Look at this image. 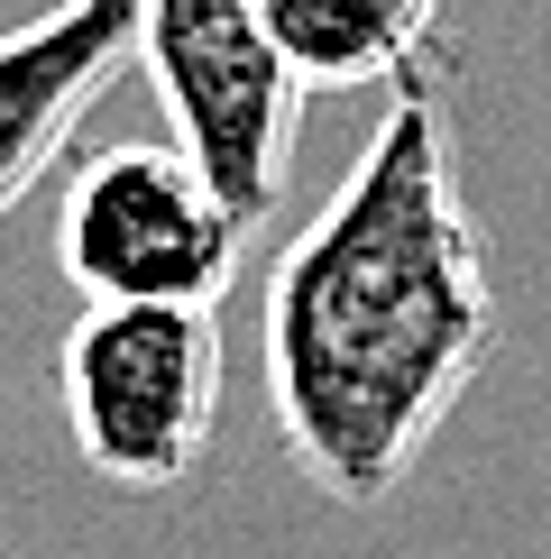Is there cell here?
Returning a JSON list of instances; mask_svg holds the SVG:
<instances>
[{"mask_svg": "<svg viewBox=\"0 0 551 559\" xmlns=\"http://www.w3.org/2000/svg\"><path fill=\"white\" fill-rule=\"evenodd\" d=\"M56 394L83 468L156 496L184 486L221 423V312L212 302H83L56 348Z\"/></svg>", "mask_w": 551, "mask_h": 559, "instance_id": "2", "label": "cell"}, {"mask_svg": "<svg viewBox=\"0 0 551 559\" xmlns=\"http://www.w3.org/2000/svg\"><path fill=\"white\" fill-rule=\"evenodd\" d=\"M258 19L304 92H359L423 64L442 0H258Z\"/></svg>", "mask_w": 551, "mask_h": 559, "instance_id": "6", "label": "cell"}, {"mask_svg": "<svg viewBox=\"0 0 551 559\" xmlns=\"http://www.w3.org/2000/svg\"><path fill=\"white\" fill-rule=\"evenodd\" d=\"M138 64L175 120V147L258 229L304 120V83L276 56L258 0H138Z\"/></svg>", "mask_w": 551, "mask_h": 559, "instance_id": "3", "label": "cell"}, {"mask_svg": "<svg viewBox=\"0 0 551 559\" xmlns=\"http://www.w3.org/2000/svg\"><path fill=\"white\" fill-rule=\"evenodd\" d=\"M496 358L488 239L450 166L432 74H396L340 193L267 285V394L294 468L340 504H386L450 404Z\"/></svg>", "mask_w": 551, "mask_h": 559, "instance_id": "1", "label": "cell"}, {"mask_svg": "<svg viewBox=\"0 0 551 559\" xmlns=\"http://www.w3.org/2000/svg\"><path fill=\"white\" fill-rule=\"evenodd\" d=\"M138 64V0H56L0 28V221L74 147L83 110Z\"/></svg>", "mask_w": 551, "mask_h": 559, "instance_id": "5", "label": "cell"}, {"mask_svg": "<svg viewBox=\"0 0 551 559\" xmlns=\"http://www.w3.org/2000/svg\"><path fill=\"white\" fill-rule=\"evenodd\" d=\"M239 239L248 221L212 193V175L148 138L83 156L56 202V258L83 302H221Z\"/></svg>", "mask_w": 551, "mask_h": 559, "instance_id": "4", "label": "cell"}]
</instances>
